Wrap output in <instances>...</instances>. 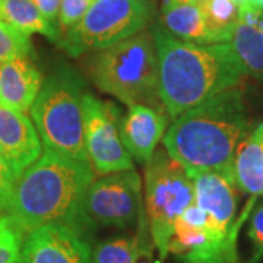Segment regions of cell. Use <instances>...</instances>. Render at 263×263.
<instances>
[{"label": "cell", "mask_w": 263, "mask_h": 263, "mask_svg": "<svg viewBox=\"0 0 263 263\" xmlns=\"http://www.w3.org/2000/svg\"><path fill=\"white\" fill-rule=\"evenodd\" d=\"M92 181L91 164L44 149L0 202V211L22 234L47 224H66L88 235L94 226L85 216L84 200Z\"/></svg>", "instance_id": "cell-1"}, {"label": "cell", "mask_w": 263, "mask_h": 263, "mask_svg": "<svg viewBox=\"0 0 263 263\" xmlns=\"http://www.w3.org/2000/svg\"><path fill=\"white\" fill-rule=\"evenodd\" d=\"M151 35L158 57L161 101L171 119L238 86L247 75L230 43H187L161 24L151 28Z\"/></svg>", "instance_id": "cell-2"}, {"label": "cell", "mask_w": 263, "mask_h": 263, "mask_svg": "<svg viewBox=\"0 0 263 263\" xmlns=\"http://www.w3.org/2000/svg\"><path fill=\"white\" fill-rule=\"evenodd\" d=\"M247 124L243 95L235 86L173 119L162 143L193 179L205 171L233 168Z\"/></svg>", "instance_id": "cell-3"}, {"label": "cell", "mask_w": 263, "mask_h": 263, "mask_svg": "<svg viewBox=\"0 0 263 263\" xmlns=\"http://www.w3.org/2000/svg\"><path fill=\"white\" fill-rule=\"evenodd\" d=\"M92 82L105 94L133 104L165 110L160 95L158 57L151 31H141L100 50L89 65Z\"/></svg>", "instance_id": "cell-4"}, {"label": "cell", "mask_w": 263, "mask_h": 263, "mask_svg": "<svg viewBox=\"0 0 263 263\" xmlns=\"http://www.w3.org/2000/svg\"><path fill=\"white\" fill-rule=\"evenodd\" d=\"M84 94L81 76L62 65L43 82L29 111L44 149L89 164L84 138Z\"/></svg>", "instance_id": "cell-5"}, {"label": "cell", "mask_w": 263, "mask_h": 263, "mask_svg": "<svg viewBox=\"0 0 263 263\" xmlns=\"http://www.w3.org/2000/svg\"><path fill=\"white\" fill-rule=\"evenodd\" d=\"M152 0H94L59 43L70 57L100 51L146 28L154 16Z\"/></svg>", "instance_id": "cell-6"}, {"label": "cell", "mask_w": 263, "mask_h": 263, "mask_svg": "<svg viewBox=\"0 0 263 263\" xmlns=\"http://www.w3.org/2000/svg\"><path fill=\"white\" fill-rule=\"evenodd\" d=\"M145 200L154 245L165 259L176 222L195 203L193 179L165 149L155 151L146 164Z\"/></svg>", "instance_id": "cell-7"}, {"label": "cell", "mask_w": 263, "mask_h": 263, "mask_svg": "<svg viewBox=\"0 0 263 263\" xmlns=\"http://www.w3.org/2000/svg\"><path fill=\"white\" fill-rule=\"evenodd\" d=\"M85 148L89 164L98 176L133 168L130 154L120 136V110L108 101L85 91L82 97Z\"/></svg>", "instance_id": "cell-8"}, {"label": "cell", "mask_w": 263, "mask_h": 263, "mask_svg": "<svg viewBox=\"0 0 263 263\" xmlns=\"http://www.w3.org/2000/svg\"><path fill=\"white\" fill-rule=\"evenodd\" d=\"M141 209V177L124 170L92 181L84 200L85 216L92 226L126 227L135 224Z\"/></svg>", "instance_id": "cell-9"}, {"label": "cell", "mask_w": 263, "mask_h": 263, "mask_svg": "<svg viewBox=\"0 0 263 263\" xmlns=\"http://www.w3.org/2000/svg\"><path fill=\"white\" fill-rule=\"evenodd\" d=\"M195 205L206 215V230L218 240L235 241L237 183L234 168L205 171L193 177Z\"/></svg>", "instance_id": "cell-10"}, {"label": "cell", "mask_w": 263, "mask_h": 263, "mask_svg": "<svg viewBox=\"0 0 263 263\" xmlns=\"http://www.w3.org/2000/svg\"><path fill=\"white\" fill-rule=\"evenodd\" d=\"M21 263H92V250L73 227L47 224L27 235Z\"/></svg>", "instance_id": "cell-11"}, {"label": "cell", "mask_w": 263, "mask_h": 263, "mask_svg": "<svg viewBox=\"0 0 263 263\" xmlns=\"http://www.w3.org/2000/svg\"><path fill=\"white\" fill-rule=\"evenodd\" d=\"M0 151L19 179L43 154V142L27 113L0 104Z\"/></svg>", "instance_id": "cell-12"}, {"label": "cell", "mask_w": 263, "mask_h": 263, "mask_svg": "<svg viewBox=\"0 0 263 263\" xmlns=\"http://www.w3.org/2000/svg\"><path fill=\"white\" fill-rule=\"evenodd\" d=\"M168 117L165 110L143 104L129 105L127 113L120 120V136L132 158L145 165L149 162L165 133Z\"/></svg>", "instance_id": "cell-13"}, {"label": "cell", "mask_w": 263, "mask_h": 263, "mask_svg": "<svg viewBox=\"0 0 263 263\" xmlns=\"http://www.w3.org/2000/svg\"><path fill=\"white\" fill-rule=\"evenodd\" d=\"M43 76L28 56L0 65V104L27 113L37 100Z\"/></svg>", "instance_id": "cell-14"}, {"label": "cell", "mask_w": 263, "mask_h": 263, "mask_svg": "<svg viewBox=\"0 0 263 263\" xmlns=\"http://www.w3.org/2000/svg\"><path fill=\"white\" fill-rule=\"evenodd\" d=\"M246 72L263 79V12L241 8L240 21L228 41Z\"/></svg>", "instance_id": "cell-15"}, {"label": "cell", "mask_w": 263, "mask_h": 263, "mask_svg": "<svg viewBox=\"0 0 263 263\" xmlns=\"http://www.w3.org/2000/svg\"><path fill=\"white\" fill-rule=\"evenodd\" d=\"M234 177L240 190L252 199L263 195V124L240 142L234 155Z\"/></svg>", "instance_id": "cell-16"}, {"label": "cell", "mask_w": 263, "mask_h": 263, "mask_svg": "<svg viewBox=\"0 0 263 263\" xmlns=\"http://www.w3.org/2000/svg\"><path fill=\"white\" fill-rule=\"evenodd\" d=\"M161 25L179 40L195 44H212L199 3L165 0L161 9Z\"/></svg>", "instance_id": "cell-17"}, {"label": "cell", "mask_w": 263, "mask_h": 263, "mask_svg": "<svg viewBox=\"0 0 263 263\" xmlns=\"http://www.w3.org/2000/svg\"><path fill=\"white\" fill-rule=\"evenodd\" d=\"M0 13L2 21L9 22L28 37L40 34L56 43L60 40L59 28L41 15L32 0H0Z\"/></svg>", "instance_id": "cell-18"}, {"label": "cell", "mask_w": 263, "mask_h": 263, "mask_svg": "<svg viewBox=\"0 0 263 263\" xmlns=\"http://www.w3.org/2000/svg\"><path fill=\"white\" fill-rule=\"evenodd\" d=\"M199 5L212 44L228 43L240 21L241 8L234 0H203Z\"/></svg>", "instance_id": "cell-19"}, {"label": "cell", "mask_w": 263, "mask_h": 263, "mask_svg": "<svg viewBox=\"0 0 263 263\" xmlns=\"http://www.w3.org/2000/svg\"><path fill=\"white\" fill-rule=\"evenodd\" d=\"M146 250L149 249L145 238L116 237L97 245L92 250V263H135Z\"/></svg>", "instance_id": "cell-20"}, {"label": "cell", "mask_w": 263, "mask_h": 263, "mask_svg": "<svg viewBox=\"0 0 263 263\" xmlns=\"http://www.w3.org/2000/svg\"><path fill=\"white\" fill-rule=\"evenodd\" d=\"M32 56L28 35L21 32L6 21H0V65L15 57Z\"/></svg>", "instance_id": "cell-21"}, {"label": "cell", "mask_w": 263, "mask_h": 263, "mask_svg": "<svg viewBox=\"0 0 263 263\" xmlns=\"http://www.w3.org/2000/svg\"><path fill=\"white\" fill-rule=\"evenodd\" d=\"M22 233L6 215H0V263L22 262Z\"/></svg>", "instance_id": "cell-22"}, {"label": "cell", "mask_w": 263, "mask_h": 263, "mask_svg": "<svg viewBox=\"0 0 263 263\" xmlns=\"http://www.w3.org/2000/svg\"><path fill=\"white\" fill-rule=\"evenodd\" d=\"M94 0H62L57 24L59 31H67L76 25L88 12Z\"/></svg>", "instance_id": "cell-23"}, {"label": "cell", "mask_w": 263, "mask_h": 263, "mask_svg": "<svg viewBox=\"0 0 263 263\" xmlns=\"http://www.w3.org/2000/svg\"><path fill=\"white\" fill-rule=\"evenodd\" d=\"M249 237L254 246V260L263 257V205L257 208L252 215Z\"/></svg>", "instance_id": "cell-24"}, {"label": "cell", "mask_w": 263, "mask_h": 263, "mask_svg": "<svg viewBox=\"0 0 263 263\" xmlns=\"http://www.w3.org/2000/svg\"><path fill=\"white\" fill-rule=\"evenodd\" d=\"M16 180L18 179L10 168L9 162L6 161L5 155L0 151V202L9 196Z\"/></svg>", "instance_id": "cell-25"}, {"label": "cell", "mask_w": 263, "mask_h": 263, "mask_svg": "<svg viewBox=\"0 0 263 263\" xmlns=\"http://www.w3.org/2000/svg\"><path fill=\"white\" fill-rule=\"evenodd\" d=\"M34 5L37 6V9L41 12V15L47 19L51 25L56 27L57 16H59V10L62 0H32Z\"/></svg>", "instance_id": "cell-26"}, {"label": "cell", "mask_w": 263, "mask_h": 263, "mask_svg": "<svg viewBox=\"0 0 263 263\" xmlns=\"http://www.w3.org/2000/svg\"><path fill=\"white\" fill-rule=\"evenodd\" d=\"M135 263H151V252L149 250H146V252H143V253L139 254V257L136 259V262Z\"/></svg>", "instance_id": "cell-27"}, {"label": "cell", "mask_w": 263, "mask_h": 263, "mask_svg": "<svg viewBox=\"0 0 263 263\" xmlns=\"http://www.w3.org/2000/svg\"><path fill=\"white\" fill-rule=\"evenodd\" d=\"M234 2L240 6V8H249V6L253 5L254 0H234Z\"/></svg>", "instance_id": "cell-28"}, {"label": "cell", "mask_w": 263, "mask_h": 263, "mask_svg": "<svg viewBox=\"0 0 263 263\" xmlns=\"http://www.w3.org/2000/svg\"><path fill=\"white\" fill-rule=\"evenodd\" d=\"M249 8H254V9H259L260 12H263V0H254L253 5Z\"/></svg>", "instance_id": "cell-29"}, {"label": "cell", "mask_w": 263, "mask_h": 263, "mask_svg": "<svg viewBox=\"0 0 263 263\" xmlns=\"http://www.w3.org/2000/svg\"><path fill=\"white\" fill-rule=\"evenodd\" d=\"M176 2H181V3H202L203 0H176Z\"/></svg>", "instance_id": "cell-30"}, {"label": "cell", "mask_w": 263, "mask_h": 263, "mask_svg": "<svg viewBox=\"0 0 263 263\" xmlns=\"http://www.w3.org/2000/svg\"><path fill=\"white\" fill-rule=\"evenodd\" d=\"M0 21H2V13H0Z\"/></svg>", "instance_id": "cell-31"}]
</instances>
